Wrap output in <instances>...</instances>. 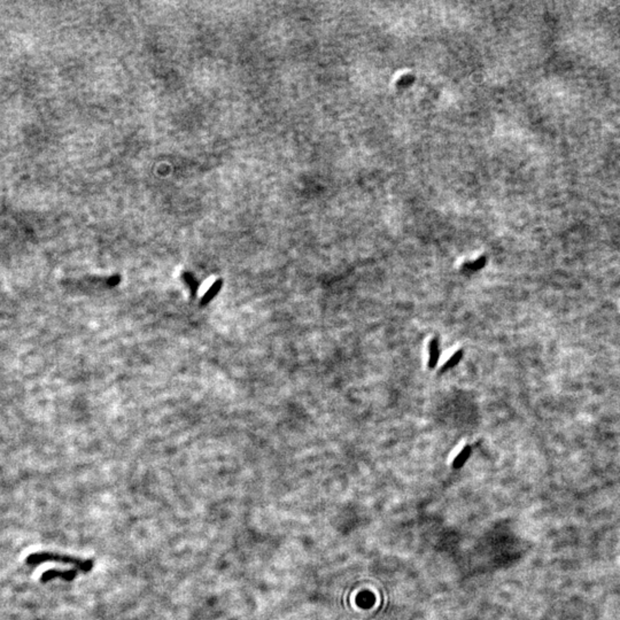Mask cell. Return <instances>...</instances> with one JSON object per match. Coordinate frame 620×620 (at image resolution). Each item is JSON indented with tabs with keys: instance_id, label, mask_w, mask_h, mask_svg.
<instances>
[{
	"instance_id": "obj_4",
	"label": "cell",
	"mask_w": 620,
	"mask_h": 620,
	"mask_svg": "<svg viewBox=\"0 0 620 620\" xmlns=\"http://www.w3.org/2000/svg\"><path fill=\"white\" fill-rule=\"evenodd\" d=\"M462 356H463V352H462V351L456 352V353L454 354V355H452V356L450 357V359H449V360L447 361V363H444V364H443L442 370H441V371L443 372V371H447V370H449V369H450V368H454L456 364H458V362L460 361V359H462Z\"/></svg>"
},
{
	"instance_id": "obj_5",
	"label": "cell",
	"mask_w": 620,
	"mask_h": 620,
	"mask_svg": "<svg viewBox=\"0 0 620 620\" xmlns=\"http://www.w3.org/2000/svg\"><path fill=\"white\" fill-rule=\"evenodd\" d=\"M470 451H471V448L470 447H465L463 450H462V452H460V454L456 457V459H455V462H454V467H456V468L460 467V465H462L465 462V460H467L469 455H470Z\"/></svg>"
},
{
	"instance_id": "obj_1",
	"label": "cell",
	"mask_w": 620,
	"mask_h": 620,
	"mask_svg": "<svg viewBox=\"0 0 620 620\" xmlns=\"http://www.w3.org/2000/svg\"><path fill=\"white\" fill-rule=\"evenodd\" d=\"M45 563H60L65 565H71L76 568L77 571H82L86 573L93 566V563L91 559H83L77 558L74 556L59 554V552L52 551H38L30 554L27 557V564L29 566H37L41 564Z\"/></svg>"
},
{
	"instance_id": "obj_3",
	"label": "cell",
	"mask_w": 620,
	"mask_h": 620,
	"mask_svg": "<svg viewBox=\"0 0 620 620\" xmlns=\"http://www.w3.org/2000/svg\"><path fill=\"white\" fill-rule=\"evenodd\" d=\"M439 355H440V351H439V341L438 339H432L430 343V360H428V368L433 369L438 363L439 361Z\"/></svg>"
},
{
	"instance_id": "obj_2",
	"label": "cell",
	"mask_w": 620,
	"mask_h": 620,
	"mask_svg": "<svg viewBox=\"0 0 620 620\" xmlns=\"http://www.w3.org/2000/svg\"><path fill=\"white\" fill-rule=\"evenodd\" d=\"M78 573L77 570H58V568H53V570H49L46 572H44L42 574V582H47L51 581V580L53 579H58L60 578L62 580H66V581H71V580H74L75 577H76Z\"/></svg>"
}]
</instances>
